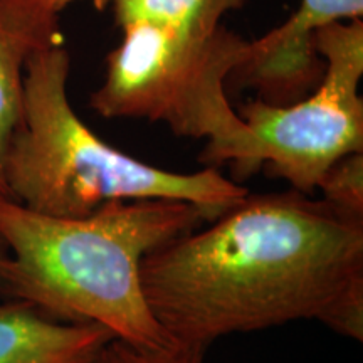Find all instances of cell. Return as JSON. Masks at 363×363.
<instances>
[{"label": "cell", "mask_w": 363, "mask_h": 363, "mask_svg": "<svg viewBox=\"0 0 363 363\" xmlns=\"http://www.w3.org/2000/svg\"><path fill=\"white\" fill-rule=\"evenodd\" d=\"M44 2L48 4V6L51 7L54 12L61 13L62 11H65V9H66L67 6H69V4L76 2V0H44Z\"/></svg>", "instance_id": "cell-12"}, {"label": "cell", "mask_w": 363, "mask_h": 363, "mask_svg": "<svg viewBox=\"0 0 363 363\" xmlns=\"http://www.w3.org/2000/svg\"><path fill=\"white\" fill-rule=\"evenodd\" d=\"M65 44L59 13L44 0H0V194L4 160L13 131L21 123L26 67L30 57Z\"/></svg>", "instance_id": "cell-7"}, {"label": "cell", "mask_w": 363, "mask_h": 363, "mask_svg": "<svg viewBox=\"0 0 363 363\" xmlns=\"http://www.w3.org/2000/svg\"><path fill=\"white\" fill-rule=\"evenodd\" d=\"M363 0H301L299 9L257 40H249L244 62L229 83L256 89L257 99L288 104L310 94L320 83L325 62L313 45V34L333 22L358 21Z\"/></svg>", "instance_id": "cell-6"}, {"label": "cell", "mask_w": 363, "mask_h": 363, "mask_svg": "<svg viewBox=\"0 0 363 363\" xmlns=\"http://www.w3.org/2000/svg\"><path fill=\"white\" fill-rule=\"evenodd\" d=\"M203 220V208L180 201H118L84 217H54L0 194V294L136 345L174 342L150 310L140 271L150 252Z\"/></svg>", "instance_id": "cell-2"}, {"label": "cell", "mask_w": 363, "mask_h": 363, "mask_svg": "<svg viewBox=\"0 0 363 363\" xmlns=\"http://www.w3.org/2000/svg\"><path fill=\"white\" fill-rule=\"evenodd\" d=\"M113 0H94V7L98 9V11H103V9H106Z\"/></svg>", "instance_id": "cell-13"}, {"label": "cell", "mask_w": 363, "mask_h": 363, "mask_svg": "<svg viewBox=\"0 0 363 363\" xmlns=\"http://www.w3.org/2000/svg\"><path fill=\"white\" fill-rule=\"evenodd\" d=\"M142 288L180 343L318 321L363 342V217L289 189L251 194L150 252Z\"/></svg>", "instance_id": "cell-1"}, {"label": "cell", "mask_w": 363, "mask_h": 363, "mask_svg": "<svg viewBox=\"0 0 363 363\" xmlns=\"http://www.w3.org/2000/svg\"><path fill=\"white\" fill-rule=\"evenodd\" d=\"M115 338L96 323H66L22 301L0 305V363H86Z\"/></svg>", "instance_id": "cell-8"}, {"label": "cell", "mask_w": 363, "mask_h": 363, "mask_svg": "<svg viewBox=\"0 0 363 363\" xmlns=\"http://www.w3.org/2000/svg\"><path fill=\"white\" fill-rule=\"evenodd\" d=\"M206 352L202 345L169 342L147 347L115 337L86 363H203Z\"/></svg>", "instance_id": "cell-10"}, {"label": "cell", "mask_w": 363, "mask_h": 363, "mask_svg": "<svg viewBox=\"0 0 363 363\" xmlns=\"http://www.w3.org/2000/svg\"><path fill=\"white\" fill-rule=\"evenodd\" d=\"M7 256V249H6V244H4V240L0 239V266H2L4 259H6Z\"/></svg>", "instance_id": "cell-14"}, {"label": "cell", "mask_w": 363, "mask_h": 363, "mask_svg": "<svg viewBox=\"0 0 363 363\" xmlns=\"http://www.w3.org/2000/svg\"><path fill=\"white\" fill-rule=\"evenodd\" d=\"M316 190L330 206L347 214L363 217V152H355L335 162Z\"/></svg>", "instance_id": "cell-11"}, {"label": "cell", "mask_w": 363, "mask_h": 363, "mask_svg": "<svg viewBox=\"0 0 363 363\" xmlns=\"http://www.w3.org/2000/svg\"><path fill=\"white\" fill-rule=\"evenodd\" d=\"M103 83L89 96L96 115L165 123L182 138L207 140L201 162L220 169L242 120L225 86L242 65L249 40L219 26L184 30L152 24L120 27Z\"/></svg>", "instance_id": "cell-4"}, {"label": "cell", "mask_w": 363, "mask_h": 363, "mask_svg": "<svg viewBox=\"0 0 363 363\" xmlns=\"http://www.w3.org/2000/svg\"><path fill=\"white\" fill-rule=\"evenodd\" d=\"M69 72L65 44L27 62L21 123L4 160L7 197L54 217H84L118 201H180L212 220L249 194L217 167L180 174L111 147L72 108Z\"/></svg>", "instance_id": "cell-3"}, {"label": "cell", "mask_w": 363, "mask_h": 363, "mask_svg": "<svg viewBox=\"0 0 363 363\" xmlns=\"http://www.w3.org/2000/svg\"><path fill=\"white\" fill-rule=\"evenodd\" d=\"M118 27L152 24L184 30H212L244 0H113Z\"/></svg>", "instance_id": "cell-9"}, {"label": "cell", "mask_w": 363, "mask_h": 363, "mask_svg": "<svg viewBox=\"0 0 363 363\" xmlns=\"http://www.w3.org/2000/svg\"><path fill=\"white\" fill-rule=\"evenodd\" d=\"M313 45L325 71L310 94L281 106L254 99L238 110L242 131L222 158L234 180L264 167L291 189L313 195L335 162L363 152L362 19L320 27Z\"/></svg>", "instance_id": "cell-5"}]
</instances>
